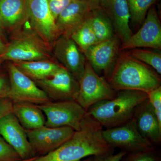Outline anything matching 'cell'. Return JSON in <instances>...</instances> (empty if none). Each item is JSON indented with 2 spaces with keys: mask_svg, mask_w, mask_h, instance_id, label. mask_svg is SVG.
Here are the masks:
<instances>
[{
  "mask_svg": "<svg viewBox=\"0 0 161 161\" xmlns=\"http://www.w3.org/2000/svg\"><path fill=\"white\" fill-rule=\"evenodd\" d=\"M103 127L87 113L80 130L59 148L34 161H78L93 156L114 153L103 136Z\"/></svg>",
  "mask_w": 161,
  "mask_h": 161,
  "instance_id": "obj_1",
  "label": "cell"
},
{
  "mask_svg": "<svg viewBox=\"0 0 161 161\" xmlns=\"http://www.w3.org/2000/svg\"><path fill=\"white\" fill-rule=\"evenodd\" d=\"M107 80L116 92L135 90L147 93L161 86L157 73L124 52L118 55Z\"/></svg>",
  "mask_w": 161,
  "mask_h": 161,
  "instance_id": "obj_2",
  "label": "cell"
},
{
  "mask_svg": "<svg viewBox=\"0 0 161 161\" xmlns=\"http://www.w3.org/2000/svg\"><path fill=\"white\" fill-rule=\"evenodd\" d=\"M147 99L146 92L123 90L119 91L114 98L95 104L86 112L102 126L109 129L132 119L136 107Z\"/></svg>",
  "mask_w": 161,
  "mask_h": 161,
  "instance_id": "obj_3",
  "label": "cell"
},
{
  "mask_svg": "<svg viewBox=\"0 0 161 161\" xmlns=\"http://www.w3.org/2000/svg\"><path fill=\"white\" fill-rule=\"evenodd\" d=\"M19 32L0 54V62L52 60L49 47L34 31L24 29Z\"/></svg>",
  "mask_w": 161,
  "mask_h": 161,
  "instance_id": "obj_4",
  "label": "cell"
},
{
  "mask_svg": "<svg viewBox=\"0 0 161 161\" xmlns=\"http://www.w3.org/2000/svg\"><path fill=\"white\" fill-rule=\"evenodd\" d=\"M105 140L113 148L128 153L155 150L154 145L140 132L133 119L120 125L103 130Z\"/></svg>",
  "mask_w": 161,
  "mask_h": 161,
  "instance_id": "obj_5",
  "label": "cell"
},
{
  "mask_svg": "<svg viewBox=\"0 0 161 161\" xmlns=\"http://www.w3.org/2000/svg\"><path fill=\"white\" fill-rule=\"evenodd\" d=\"M78 82L79 92L76 101L86 111L95 104L114 98L117 94L105 78L97 74L87 61Z\"/></svg>",
  "mask_w": 161,
  "mask_h": 161,
  "instance_id": "obj_6",
  "label": "cell"
},
{
  "mask_svg": "<svg viewBox=\"0 0 161 161\" xmlns=\"http://www.w3.org/2000/svg\"><path fill=\"white\" fill-rule=\"evenodd\" d=\"M38 106L45 115V126L50 128L69 127L78 131L87 114L86 111L75 100L50 101Z\"/></svg>",
  "mask_w": 161,
  "mask_h": 161,
  "instance_id": "obj_7",
  "label": "cell"
},
{
  "mask_svg": "<svg viewBox=\"0 0 161 161\" xmlns=\"http://www.w3.org/2000/svg\"><path fill=\"white\" fill-rule=\"evenodd\" d=\"M9 79L8 98L13 103L27 102L41 105L50 101L46 93L32 79L20 71L12 63L7 67Z\"/></svg>",
  "mask_w": 161,
  "mask_h": 161,
  "instance_id": "obj_8",
  "label": "cell"
},
{
  "mask_svg": "<svg viewBox=\"0 0 161 161\" xmlns=\"http://www.w3.org/2000/svg\"><path fill=\"white\" fill-rule=\"evenodd\" d=\"M28 20L35 32L49 47L59 35L47 0H26Z\"/></svg>",
  "mask_w": 161,
  "mask_h": 161,
  "instance_id": "obj_9",
  "label": "cell"
},
{
  "mask_svg": "<svg viewBox=\"0 0 161 161\" xmlns=\"http://www.w3.org/2000/svg\"><path fill=\"white\" fill-rule=\"evenodd\" d=\"M34 81L52 101H76L78 97L79 82L62 65L52 76Z\"/></svg>",
  "mask_w": 161,
  "mask_h": 161,
  "instance_id": "obj_10",
  "label": "cell"
},
{
  "mask_svg": "<svg viewBox=\"0 0 161 161\" xmlns=\"http://www.w3.org/2000/svg\"><path fill=\"white\" fill-rule=\"evenodd\" d=\"M36 157L54 151L68 140L75 130L69 127L50 128L43 126L34 130H25Z\"/></svg>",
  "mask_w": 161,
  "mask_h": 161,
  "instance_id": "obj_11",
  "label": "cell"
},
{
  "mask_svg": "<svg viewBox=\"0 0 161 161\" xmlns=\"http://www.w3.org/2000/svg\"><path fill=\"white\" fill-rule=\"evenodd\" d=\"M148 47L160 50L161 25L158 15L151 7L147 13L140 29L120 45V50Z\"/></svg>",
  "mask_w": 161,
  "mask_h": 161,
  "instance_id": "obj_12",
  "label": "cell"
},
{
  "mask_svg": "<svg viewBox=\"0 0 161 161\" xmlns=\"http://www.w3.org/2000/svg\"><path fill=\"white\" fill-rule=\"evenodd\" d=\"M120 41L115 35L109 40L98 42L84 53L87 61L97 74L103 72L108 78L118 58Z\"/></svg>",
  "mask_w": 161,
  "mask_h": 161,
  "instance_id": "obj_13",
  "label": "cell"
},
{
  "mask_svg": "<svg viewBox=\"0 0 161 161\" xmlns=\"http://www.w3.org/2000/svg\"><path fill=\"white\" fill-rule=\"evenodd\" d=\"M0 135L22 160L36 157L25 129L13 112L0 119Z\"/></svg>",
  "mask_w": 161,
  "mask_h": 161,
  "instance_id": "obj_14",
  "label": "cell"
},
{
  "mask_svg": "<svg viewBox=\"0 0 161 161\" xmlns=\"http://www.w3.org/2000/svg\"><path fill=\"white\" fill-rule=\"evenodd\" d=\"M53 45L55 58L79 81L86 63L83 53L68 36H60Z\"/></svg>",
  "mask_w": 161,
  "mask_h": 161,
  "instance_id": "obj_15",
  "label": "cell"
},
{
  "mask_svg": "<svg viewBox=\"0 0 161 161\" xmlns=\"http://www.w3.org/2000/svg\"><path fill=\"white\" fill-rule=\"evenodd\" d=\"M92 9L83 0H74L58 15L56 24L59 35L69 36L88 17Z\"/></svg>",
  "mask_w": 161,
  "mask_h": 161,
  "instance_id": "obj_16",
  "label": "cell"
},
{
  "mask_svg": "<svg viewBox=\"0 0 161 161\" xmlns=\"http://www.w3.org/2000/svg\"><path fill=\"white\" fill-rule=\"evenodd\" d=\"M132 119L142 135L153 145L161 141V124L148 99L136 107Z\"/></svg>",
  "mask_w": 161,
  "mask_h": 161,
  "instance_id": "obj_17",
  "label": "cell"
},
{
  "mask_svg": "<svg viewBox=\"0 0 161 161\" xmlns=\"http://www.w3.org/2000/svg\"><path fill=\"white\" fill-rule=\"evenodd\" d=\"M102 9L109 18L122 43L129 40L133 33L130 26V13L126 0H108Z\"/></svg>",
  "mask_w": 161,
  "mask_h": 161,
  "instance_id": "obj_18",
  "label": "cell"
},
{
  "mask_svg": "<svg viewBox=\"0 0 161 161\" xmlns=\"http://www.w3.org/2000/svg\"><path fill=\"white\" fill-rule=\"evenodd\" d=\"M0 19L3 26L16 28L28 20L26 0H0Z\"/></svg>",
  "mask_w": 161,
  "mask_h": 161,
  "instance_id": "obj_19",
  "label": "cell"
},
{
  "mask_svg": "<svg viewBox=\"0 0 161 161\" xmlns=\"http://www.w3.org/2000/svg\"><path fill=\"white\" fill-rule=\"evenodd\" d=\"M12 112L25 130H34L45 125V115L38 105L27 102L13 103Z\"/></svg>",
  "mask_w": 161,
  "mask_h": 161,
  "instance_id": "obj_20",
  "label": "cell"
},
{
  "mask_svg": "<svg viewBox=\"0 0 161 161\" xmlns=\"http://www.w3.org/2000/svg\"><path fill=\"white\" fill-rule=\"evenodd\" d=\"M12 63L20 71L34 81L48 78L54 74L61 66L52 60L14 61Z\"/></svg>",
  "mask_w": 161,
  "mask_h": 161,
  "instance_id": "obj_21",
  "label": "cell"
},
{
  "mask_svg": "<svg viewBox=\"0 0 161 161\" xmlns=\"http://www.w3.org/2000/svg\"><path fill=\"white\" fill-rule=\"evenodd\" d=\"M88 19L98 42L109 40L115 36L112 22L103 9L92 10Z\"/></svg>",
  "mask_w": 161,
  "mask_h": 161,
  "instance_id": "obj_22",
  "label": "cell"
},
{
  "mask_svg": "<svg viewBox=\"0 0 161 161\" xmlns=\"http://www.w3.org/2000/svg\"><path fill=\"white\" fill-rule=\"evenodd\" d=\"M88 17L70 36L83 53L90 47L99 42Z\"/></svg>",
  "mask_w": 161,
  "mask_h": 161,
  "instance_id": "obj_23",
  "label": "cell"
},
{
  "mask_svg": "<svg viewBox=\"0 0 161 161\" xmlns=\"http://www.w3.org/2000/svg\"><path fill=\"white\" fill-rule=\"evenodd\" d=\"M126 53L132 58L146 63L153 68L159 75L161 74V54L160 52L134 48L129 50Z\"/></svg>",
  "mask_w": 161,
  "mask_h": 161,
  "instance_id": "obj_24",
  "label": "cell"
},
{
  "mask_svg": "<svg viewBox=\"0 0 161 161\" xmlns=\"http://www.w3.org/2000/svg\"><path fill=\"white\" fill-rule=\"evenodd\" d=\"M130 13V20L136 24L143 22L148 11L157 0H126Z\"/></svg>",
  "mask_w": 161,
  "mask_h": 161,
  "instance_id": "obj_25",
  "label": "cell"
},
{
  "mask_svg": "<svg viewBox=\"0 0 161 161\" xmlns=\"http://www.w3.org/2000/svg\"><path fill=\"white\" fill-rule=\"evenodd\" d=\"M21 160L17 152L0 135V161H19Z\"/></svg>",
  "mask_w": 161,
  "mask_h": 161,
  "instance_id": "obj_26",
  "label": "cell"
},
{
  "mask_svg": "<svg viewBox=\"0 0 161 161\" xmlns=\"http://www.w3.org/2000/svg\"><path fill=\"white\" fill-rule=\"evenodd\" d=\"M121 161H159L156 150L128 153Z\"/></svg>",
  "mask_w": 161,
  "mask_h": 161,
  "instance_id": "obj_27",
  "label": "cell"
},
{
  "mask_svg": "<svg viewBox=\"0 0 161 161\" xmlns=\"http://www.w3.org/2000/svg\"><path fill=\"white\" fill-rule=\"evenodd\" d=\"M148 99L151 104L159 122L161 124V86L147 93Z\"/></svg>",
  "mask_w": 161,
  "mask_h": 161,
  "instance_id": "obj_28",
  "label": "cell"
},
{
  "mask_svg": "<svg viewBox=\"0 0 161 161\" xmlns=\"http://www.w3.org/2000/svg\"><path fill=\"white\" fill-rule=\"evenodd\" d=\"M74 0H47L53 16L56 20L64 9Z\"/></svg>",
  "mask_w": 161,
  "mask_h": 161,
  "instance_id": "obj_29",
  "label": "cell"
},
{
  "mask_svg": "<svg viewBox=\"0 0 161 161\" xmlns=\"http://www.w3.org/2000/svg\"><path fill=\"white\" fill-rule=\"evenodd\" d=\"M2 62H0V64ZM9 79L7 70L0 69V98L8 97L9 90Z\"/></svg>",
  "mask_w": 161,
  "mask_h": 161,
  "instance_id": "obj_30",
  "label": "cell"
},
{
  "mask_svg": "<svg viewBox=\"0 0 161 161\" xmlns=\"http://www.w3.org/2000/svg\"><path fill=\"white\" fill-rule=\"evenodd\" d=\"M127 153L121 150L118 153H107L102 155L93 156V161H121L123 158Z\"/></svg>",
  "mask_w": 161,
  "mask_h": 161,
  "instance_id": "obj_31",
  "label": "cell"
},
{
  "mask_svg": "<svg viewBox=\"0 0 161 161\" xmlns=\"http://www.w3.org/2000/svg\"><path fill=\"white\" fill-rule=\"evenodd\" d=\"M13 103L8 98H0V119L13 112Z\"/></svg>",
  "mask_w": 161,
  "mask_h": 161,
  "instance_id": "obj_32",
  "label": "cell"
},
{
  "mask_svg": "<svg viewBox=\"0 0 161 161\" xmlns=\"http://www.w3.org/2000/svg\"><path fill=\"white\" fill-rule=\"evenodd\" d=\"M89 4L92 9H103L108 0H83Z\"/></svg>",
  "mask_w": 161,
  "mask_h": 161,
  "instance_id": "obj_33",
  "label": "cell"
},
{
  "mask_svg": "<svg viewBox=\"0 0 161 161\" xmlns=\"http://www.w3.org/2000/svg\"><path fill=\"white\" fill-rule=\"evenodd\" d=\"M6 47L3 43V42L0 40V54L2 53L6 48Z\"/></svg>",
  "mask_w": 161,
  "mask_h": 161,
  "instance_id": "obj_34",
  "label": "cell"
},
{
  "mask_svg": "<svg viewBox=\"0 0 161 161\" xmlns=\"http://www.w3.org/2000/svg\"><path fill=\"white\" fill-rule=\"evenodd\" d=\"M93 156L88 157H87V158L84 159H82L78 161H93Z\"/></svg>",
  "mask_w": 161,
  "mask_h": 161,
  "instance_id": "obj_35",
  "label": "cell"
},
{
  "mask_svg": "<svg viewBox=\"0 0 161 161\" xmlns=\"http://www.w3.org/2000/svg\"><path fill=\"white\" fill-rule=\"evenodd\" d=\"M3 26H3V23L1 21V19H0V34H2V31H3Z\"/></svg>",
  "mask_w": 161,
  "mask_h": 161,
  "instance_id": "obj_36",
  "label": "cell"
},
{
  "mask_svg": "<svg viewBox=\"0 0 161 161\" xmlns=\"http://www.w3.org/2000/svg\"><path fill=\"white\" fill-rule=\"evenodd\" d=\"M36 157L33 158L28 159H26V160H21L19 161H34L35 159H36Z\"/></svg>",
  "mask_w": 161,
  "mask_h": 161,
  "instance_id": "obj_37",
  "label": "cell"
}]
</instances>
